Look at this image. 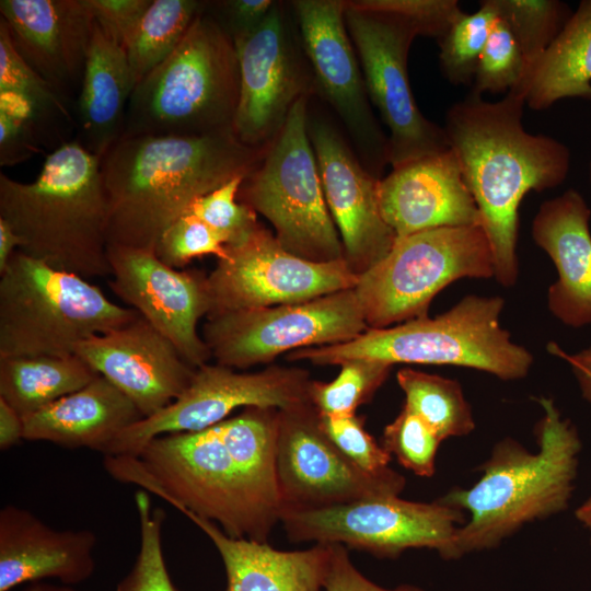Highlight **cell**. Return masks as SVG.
Masks as SVG:
<instances>
[{
    "label": "cell",
    "instance_id": "4fadbf2b",
    "mask_svg": "<svg viewBox=\"0 0 591 591\" xmlns=\"http://www.w3.org/2000/svg\"><path fill=\"white\" fill-rule=\"evenodd\" d=\"M354 289L310 301L208 316L202 339L218 364L245 369L305 347L348 343L368 331Z\"/></svg>",
    "mask_w": 591,
    "mask_h": 591
},
{
    "label": "cell",
    "instance_id": "ac0fdd59",
    "mask_svg": "<svg viewBox=\"0 0 591 591\" xmlns=\"http://www.w3.org/2000/svg\"><path fill=\"white\" fill-rule=\"evenodd\" d=\"M109 287L163 334L192 367L207 363L211 352L197 333L211 312L208 276L164 264L151 250L108 245Z\"/></svg>",
    "mask_w": 591,
    "mask_h": 591
},
{
    "label": "cell",
    "instance_id": "ab89813d",
    "mask_svg": "<svg viewBox=\"0 0 591 591\" xmlns=\"http://www.w3.org/2000/svg\"><path fill=\"white\" fill-rule=\"evenodd\" d=\"M245 177H235L198 198L188 212L204 221L223 242L232 246L243 242L259 224L256 212L237 200Z\"/></svg>",
    "mask_w": 591,
    "mask_h": 591
},
{
    "label": "cell",
    "instance_id": "f907efd6",
    "mask_svg": "<svg viewBox=\"0 0 591 591\" xmlns=\"http://www.w3.org/2000/svg\"><path fill=\"white\" fill-rule=\"evenodd\" d=\"M19 591H81L74 586L63 583H53L48 581L32 582L23 586Z\"/></svg>",
    "mask_w": 591,
    "mask_h": 591
},
{
    "label": "cell",
    "instance_id": "bcb514c9",
    "mask_svg": "<svg viewBox=\"0 0 591 591\" xmlns=\"http://www.w3.org/2000/svg\"><path fill=\"white\" fill-rule=\"evenodd\" d=\"M40 140L24 123L0 114V164L14 165L39 150Z\"/></svg>",
    "mask_w": 591,
    "mask_h": 591
},
{
    "label": "cell",
    "instance_id": "f546056e",
    "mask_svg": "<svg viewBox=\"0 0 591 591\" xmlns=\"http://www.w3.org/2000/svg\"><path fill=\"white\" fill-rule=\"evenodd\" d=\"M96 375L76 354L0 358V398L25 417L82 389Z\"/></svg>",
    "mask_w": 591,
    "mask_h": 591
},
{
    "label": "cell",
    "instance_id": "b9f144b4",
    "mask_svg": "<svg viewBox=\"0 0 591 591\" xmlns=\"http://www.w3.org/2000/svg\"><path fill=\"white\" fill-rule=\"evenodd\" d=\"M320 426L333 444L354 464L368 473L389 468L391 455L366 429L361 416H322Z\"/></svg>",
    "mask_w": 591,
    "mask_h": 591
},
{
    "label": "cell",
    "instance_id": "7bdbcfd3",
    "mask_svg": "<svg viewBox=\"0 0 591 591\" xmlns=\"http://www.w3.org/2000/svg\"><path fill=\"white\" fill-rule=\"evenodd\" d=\"M324 576L325 591H425L415 584L384 588L363 576L352 564L349 549L343 544L331 543Z\"/></svg>",
    "mask_w": 591,
    "mask_h": 591
},
{
    "label": "cell",
    "instance_id": "1f68e13d",
    "mask_svg": "<svg viewBox=\"0 0 591 591\" xmlns=\"http://www.w3.org/2000/svg\"><path fill=\"white\" fill-rule=\"evenodd\" d=\"M396 380L405 394L404 406L421 418L442 441L465 437L475 429L471 405L456 380L413 368L398 370Z\"/></svg>",
    "mask_w": 591,
    "mask_h": 591
},
{
    "label": "cell",
    "instance_id": "52a82bcc",
    "mask_svg": "<svg viewBox=\"0 0 591 591\" xmlns=\"http://www.w3.org/2000/svg\"><path fill=\"white\" fill-rule=\"evenodd\" d=\"M500 297L470 294L434 317L424 316L386 328H369L343 344L312 346L289 352L290 361L317 366L363 359L387 364H434L476 369L505 381L529 373L532 354L511 340L500 324Z\"/></svg>",
    "mask_w": 591,
    "mask_h": 591
},
{
    "label": "cell",
    "instance_id": "9c48e42d",
    "mask_svg": "<svg viewBox=\"0 0 591 591\" xmlns=\"http://www.w3.org/2000/svg\"><path fill=\"white\" fill-rule=\"evenodd\" d=\"M140 314L86 279L16 251L0 274V358L68 356Z\"/></svg>",
    "mask_w": 591,
    "mask_h": 591
},
{
    "label": "cell",
    "instance_id": "c3c4849f",
    "mask_svg": "<svg viewBox=\"0 0 591 591\" xmlns=\"http://www.w3.org/2000/svg\"><path fill=\"white\" fill-rule=\"evenodd\" d=\"M24 440L23 417L0 398V450L7 451Z\"/></svg>",
    "mask_w": 591,
    "mask_h": 591
},
{
    "label": "cell",
    "instance_id": "7402d4cb",
    "mask_svg": "<svg viewBox=\"0 0 591 591\" xmlns=\"http://www.w3.org/2000/svg\"><path fill=\"white\" fill-rule=\"evenodd\" d=\"M0 21L34 71L68 102L79 96L94 24L85 0H1Z\"/></svg>",
    "mask_w": 591,
    "mask_h": 591
},
{
    "label": "cell",
    "instance_id": "277c9868",
    "mask_svg": "<svg viewBox=\"0 0 591 591\" xmlns=\"http://www.w3.org/2000/svg\"><path fill=\"white\" fill-rule=\"evenodd\" d=\"M537 452L517 440H500L468 488H453L441 502L466 514L453 541L451 560L498 547L524 525L563 512L578 473L581 440L551 398L538 399Z\"/></svg>",
    "mask_w": 591,
    "mask_h": 591
},
{
    "label": "cell",
    "instance_id": "8fae6325",
    "mask_svg": "<svg viewBox=\"0 0 591 591\" xmlns=\"http://www.w3.org/2000/svg\"><path fill=\"white\" fill-rule=\"evenodd\" d=\"M491 277L493 252L482 225L438 228L396 239L354 290L368 327L376 329L427 316L432 299L453 281Z\"/></svg>",
    "mask_w": 591,
    "mask_h": 591
},
{
    "label": "cell",
    "instance_id": "681fc988",
    "mask_svg": "<svg viewBox=\"0 0 591 591\" xmlns=\"http://www.w3.org/2000/svg\"><path fill=\"white\" fill-rule=\"evenodd\" d=\"M19 247V236L11 225L0 218V274L7 268Z\"/></svg>",
    "mask_w": 591,
    "mask_h": 591
},
{
    "label": "cell",
    "instance_id": "3957f363",
    "mask_svg": "<svg viewBox=\"0 0 591 591\" xmlns=\"http://www.w3.org/2000/svg\"><path fill=\"white\" fill-rule=\"evenodd\" d=\"M266 149L243 144L232 130L121 137L101 157L108 245L154 251L163 231L194 201L247 177Z\"/></svg>",
    "mask_w": 591,
    "mask_h": 591
},
{
    "label": "cell",
    "instance_id": "8d00e7d4",
    "mask_svg": "<svg viewBox=\"0 0 591 591\" xmlns=\"http://www.w3.org/2000/svg\"><path fill=\"white\" fill-rule=\"evenodd\" d=\"M0 91L20 94L33 102L58 125L77 128L69 103L34 71L16 51L9 32L0 21Z\"/></svg>",
    "mask_w": 591,
    "mask_h": 591
},
{
    "label": "cell",
    "instance_id": "83f0119b",
    "mask_svg": "<svg viewBox=\"0 0 591 591\" xmlns=\"http://www.w3.org/2000/svg\"><path fill=\"white\" fill-rule=\"evenodd\" d=\"M135 84L124 46L95 19L76 104L77 140L102 157L123 136Z\"/></svg>",
    "mask_w": 591,
    "mask_h": 591
},
{
    "label": "cell",
    "instance_id": "ee69618b",
    "mask_svg": "<svg viewBox=\"0 0 591 591\" xmlns=\"http://www.w3.org/2000/svg\"><path fill=\"white\" fill-rule=\"evenodd\" d=\"M152 0H85L93 18L126 48Z\"/></svg>",
    "mask_w": 591,
    "mask_h": 591
},
{
    "label": "cell",
    "instance_id": "60d3db41",
    "mask_svg": "<svg viewBox=\"0 0 591 591\" xmlns=\"http://www.w3.org/2000/svg\"><path fill=\"white\" fill-rule=\"evenodd\" d=\"M155 255L166 265L178 269L192 259L205 255L225 257L227 251L221 239L199 218L187 212L160 235Z\"/></svg>",
    "mask_w": 591,
    "mask_h": 591
},
{
    "label": "cell",
    "instance_id": "2e32d148",
    "mask_svg": "<svg viewBox=\"0 0 591 591\" xmlns=\"http://www.w3.org/2000/svg\"><path fill=\"white\" fill-rule=\"evenodd\" d=\"M276 473L283 511L399 496L406 485L391 467L368 473L346 457L321 429L312 404L278 410Z\"/></svg>",
    "mask_w": 591,
    "mask_h": 591
},
{
    "label": "cell",
    "instance_id": "f5cc1de1",
    "mask_svg": "<svg viewBox=\"0 0 591 591\" xmlns=\"http://www.w3.org/2000/svg\"><path fill=\"white\" fill-rule=\"evenodd\" d=\"M589 181H590V184H591V161H590V167H589Z\"/></svg>",
    "mask_w": 591,
    "mask_h": 591
},
{
    "label": "cell",
    "instance_id": "d6986e66",
    "mask_svg": "<svg viewBox=\"0 0 591 591\" xmlns=\"http://www.w3.org/2000/svg\"><path fill=\"white\" fill-rule=\"evenodd\" d=\"M233 43L240 94L232 131L243 144L266 149L294 103L309 94V77L277 2L255 31Z\"/></svg>",
    "mask_w": 591,
    "mask_h": 591
},
{
    "label": "cell",
    "instance_id": "30bf717a",
    "mask_svg": "<svg viewBox=\"0 0 591 591\" xmlns=\"http://www.w3.org/2000/svg\"><path fill=\"white\" fill-rule=\"evenodd\" d=\"M308 95L291 107L258 166L244 178L237 200L263 215L282 247L317 263L345 259L329 213L308 130Z\"/></svg>",
    "mask_w": 591,
    "mask_h": 591
},
{
    "label": "cell",
    "instance_id": "484cf974",
    "mask_svg": "<svg viewBox=\"0 0 591 591\" xmlns=\"http://www.w3.org/2000/svg\"><path fill=\"white\" fill-rule=\"evenodd\" d=\"M143 415L132 401L97 374L82 389L23 417L24 440L105 453Z\"/></svg>",
    "mask_w": 591,
    "mask_h": 591
},
{
    "label": "cell",
    "instance_id": "4dcf8cb0",
    "mask_svg": "<svg viewBox=\"0 0 591 591\" xmlns=\"http://www.w3.org/2000/svg\"><path fill=\"white\" fill-rule=\"evenodd\" d=\"M207 4L197 0L151 1L125 48L135 86L175 50Z\"/></svg>",
    "mask_w": 591,
    "mask_h": 591
},
{
    "label": "cell",
    "instance_id": "cb8c5ba5",
    "mask_svg": "<svg viewBox=\"0 0 591 591\" xmlns=\"http://www.w3.org/2000/svg\"><path fill=\"white\" fill-rule=\"evenodd\" d=\"M95 533L57 530L16 505L0 510V591L49 579L76 586L95 571Z\"/></svg>",
    "mask_w": 591,
    "mask_h": 591
},
{
    "label": "cell",
    "instance_id": "f6af8a7d",
    "mask_svg": "<svg viewBox=\"0 0 591 591\" xmlns=\"http://www.w3.org/2000/svg\"><path fill=\"white\" fill-rule=\"evenodd\" d=\"M271 0H229L210 4V11L232 40L239 39L255 31L266 19ZM209 8V5H208Z\"/></svg>",
    "mask_w": 591,
    "mask_h": 591
},
{
    "label": "cell",
    "instance_id": "d6a6232c",
    "mask_svg": "<svg viewBox=\"0 0 591 591\" xmlns=\"http://www.w3.org/2000/svg\"><path fill=\"white\" fill-rule=\"evenodd\" d=\"M498 20L493 0H483L474 13L464 12L438 40L444 78L454 85L473 83L480 54Z\"/></svg>",
    "mask_w": 591,
    "mask_h": 591
},
{
    "label": "cell",
    "instance_id": "4316f807",
    "mask_svg": "<svg viewBox=\"0 0 591 591\" xmlns=\"http://www.w3.org/2000/svg\"><path fill=\"white\" fill-rule=\"evenodd\" d=\"M217 548L227 577L221 591H325L328 544L279 551L269 544L225 534L216 523L183 513Z\"/></svg>",
    "mask_w": 591,
    "mask_h": 591
},
{
    "label": "cell",
    "instance_id": "7c38bea8",
    "mask_svg": "<svg viewBox=\"0 0 591 591\" xmlns=\"http://www.w3.org/2000/svg\"><path fill=\"white\" fill-rule=\"evenodd\" d=\"M466 514L436 500L378 497L315 509H288L280 523L292 542L338 543L378 558L396 559L410 548L436 551L451 560Z\"/></svg>",
    "mask_w": 591,
    "mask_h": 591
},
{
    "label": "cell",
    "instance_id": "7a4b0ae2",
    "mask_svg": "<svg viewBox=\"0 0 591 591\" xmlns=\"http://www.w3.org/2000/svg\"><path fill=\"white\" fill-rule=\"evenodd\" d=\"M525 97L518 86L489 102L471 91L447 112L443 127L488 237L495 278L512 287L519 276V207L531 192H544L567 178L569 148L522 125Z\"/></svg>",
    "mask_w": 591,
    "mask_h": 591
},
{
    "label": "cell",
    "instance_id": "ba28073f",
    "mask_svg": "<svg viewBox=\"0 0 591 591\" xmlns=\"http://www.w3.org/2000/svg\"><path fill=\"white\" fill-rule=\"evenodd\" d=\"M134 89L121 137L232 130L240 94L235 45L210 12Z\"/></svg>",
    "mask_w": 591,
    "mask_h": 591
},
{
    "label": "cell",
    "instance_id": "f35d334b",
    "mask_svg": "<svg viewBox=\"0 0 591 591\" xmlns=\"http://www.w3.org/2000/svg\"><path fill=\"white\" fill-rule=\"evenodd\" d=\"M526 63L510 28L499 18L480 54L472 91L482 94L509 92L525 74Z\"/></svg>",
    "mask_w": 591,
    "mask_h": 591
},
{
    "label": "cell",
    "instance_id": "f1b7e54d",
    "mask_svg": "<svg viewBox=\"0 0 591 591\" xmlns=\"http://www.w3.org/2000/svg\"><path fill=\"white\" fill-rule=\"evenodd\" d=\"M518 88L534 111L566 97L591 101V0L579 3Z\"/></svg>",
    "mask_w": 591,
    "mask_h": 591
},
{
    "label": "cell",
    "instance_id": "8992f818",
    "mask_svg": "<svg viewBox=\"0 0 591 591\" xmlns=\"http://www.w3.org/2000/svg\"><path fill=\"white\" fill-rule=\"evenodd\" d=\"M346 26L367 92L390 136L392 169L450 149L443 127L419 111L408 79L410 45L418 35L439 40L464 13L456 0L345 1Z\"/></svg>",
    "mask_w": 591,
    "mask_h": 591
},
{
    "label": "cell",
    "instance_id": "74e56055",
    "mask_svg": "<svg viewBox=\"0 0 591 591\" xmlns=\"http://www.w3.org/2000/svg\"><path fill=\"white\" fill-rule=\"evenodd\" d=\"M442 440L416 414L403 406L395 419L385 426L382 447L406 470L417 476L431 477Z\"/></svg>",
    "mask_w": 591,
    "mask_h": 591
},
{
    "label": "cell",
    "instance_id": "d590c367",
    "mask_svg": "<svg viewBox=\"0 0 591 591\" xmlns=\"http://www.w3.org/2000/svg\"><path fill=\"white\" fill-rule=\"evenodd\" d=\"M340 372L329 382L311 381V404L322 416L355 415L357 408L369 402L387 378L391 364L363 359L339 364Z\"/></svg>",
    "mask_w": 591,
    "mask_h": 591
},
{
    "label": "cell",
    "instance_id": "603a6c76",
    "mask_svg": "<svg viewBox=\"0 0 591 591\" xmlns=\"http://www.w3.org/2000/svg\"><path fill=\"white\" fill-rule=\"evenodd\" d=\"M379 204L396 239L438 228L482 225L451 148L392 169L380 178Z\"/></svg>",
    "mask_w": 591,
    "mask_h": 591
},
{
    "label": "cell",
    "instance_id": "9a60e30c",
    "mask_svg": "<svg viewBox=\"0 0 591 591\" xmlns=\"http://www.w3.org/2000/svg\"><path fill=\"white\" fill-rule=\"evenodd\" d=\"M225 251L208 275L209 315L305 302L354 289L359 278L345 259L317 263L286 251L262 225Z\"/></svg>",
    "mask_w": 591,
    "mask_h": 591
},
{
    "label": "cell",
    "instance_id": "d4e9b609",
    "mask_svg": "<svg viewBox=\"0 0 591 591\" xmlns=\"http://www.w3.org/2000/svg\"><path fill=\"white\" fill-rule=\"evenodd\" d=\"M591 209L575 188L544 201L532 222V237L557 270L547 291L551 313L565 325L591 324Z\"/></svg>",
    "mask_w": 591,
    "mask_h": 591
},
{
    "label": "cell",
    "instance_id": "44dd1931",
    "mask_svg": "<svg viewBox=\"0 0 591 591\" xmlns=\"http://www.w3.org/2000/svg\"><path fill=\"white\" fill-rule=\"evenodd\" d=\"M74 354L127 395L144 418L174 402L196 371L141 315L80 343Z\"/></svg>",
    "mask_w": 591,
    "mask_h": 591
},
{
    "label": "cell",
    "instance_id": "5b68a950",
    "mask_svg": "<svg viewBox=\"0 0 591 591\" xmlns=\"http://www.w3.org/2000/svg\"><path fill=\"white\" fill-rule=\"evenodd\" d=\"M0 218L25 255L84 279L112 275L101 158L77 139L49 153L31 183L0 173Z\"/></svg>",
    "mask_w": 591,
    "mask_h": 591
},
{
    "label": "cell",
    "instance_id": "e575fe53",
    "mask_svg": "<svg viewBox=\"0 0 591 591\" xmlns=\"http://www.w3.org/2000/svg\"><path fill=\"white\" fill-rule=\"evenodd\" d=\"M135 505L139 522V551L130 570L120 579L116 591H178L164 558L162 529L165 513L153 508L150 494L138 489Z\"/></svg>",
    "mask_w": 591,
    "mask_h": 591
},
{
    "label": "cell",
    "instance_id": "ffe728a7",
    "mask_svg": "<svg viewBox=\"0 0 591 591\" xmlns=\"http://www.w3.org/2000/svg\"><path fill=\"white\" fill-rule=\"evenodd\" d=\"M308 130L345 260L360 276L380 262L396 241L380 210V178L357 160L328 123L309 117Z\"/></svg>",
    "mask_w": 591,
    "mask_h": 591
},
{
    "label": "cell",
    "instance_id": "7dc6e473",
    "mask_svg": "<svg viewBox=\"0 0 591 591\" xmlns=\"http://www.w3.org/2000/svg\"><path fill=\"white\" fill-rule=\"evenodd\" d=\"M547 350L553 356L565 360L572 370L582 397L591 403V347L576 354H567L557 344L549 343Z\"/></svg>",
    "mask_w": 591,
    "mask_h": 591
},
{
    "label": "cell",
    "instance_id": "836d02e7",
    "mask_svg": "<svg viewBox=\"0 0 591 591\" xmlns=\"http://www.w3.org/2000/svg\"><path fill=\"white\" fill-rule=\"evenodd\" d=\"M493 1L498 18L507 24L520 46L526 63L525 74L572 14L567 3L557 0Z\"/></svg>",
    "mask_w": 591,
    "mask_h": 591
},
{
    "label": "cell",
    "instance_id": "6da1fadb",
    "mask_svg": "<svg viewBox=\"0 0 591 591\" xmlns=\"http://www.w3.org/2000/svg\"><path fill=\"white\" fill-rule=\"evenodd\" d=\"M278 409L246 407L195 432L150 440L132 455L104 456L117 482L216 523L234 538L266 543L283 503L276 473Z\"/></svg>",
    "mask_w": 591,
    "mask_h": 591
},
{
    "label": "cell",
    "instance_id": "e0dca14e",
    "mask_svg": "<svg viewBox=\"0 0 591 591\" xmlns=\"http://www.w3.org/2000/svg\"><path fill=\"white\" fill-rule=\"evenodd\" d=\"M302 46L312 81L345 124L375 177L389 163V139L370 106L361 66L345 21V1L296 0Z\"/></svg>",
    "mask_w": 591,
    "mask_h": 591
},
{
    "label": "cell",
    "instance_id": "5bb4252c",
    "mask_svg": "<svg viewBox=\"0 0 591 591\" xmlns=\"http://www.w3.org/2000/svg\"><path fill=\"white\" fill-rule=\"evenodd\" d=\"M311 381L299 368L270 366L239 373L206 363L196 368L190 384L174 402L125 429L103 456L132 455L157 437L204 430L228 419L237 408L283 410L311 404Z\"/></svg>",
    "mask_w": 591,
    "mask_h": 591
},
{
    "label": "cell",
    "instance_id": "816d5d0a",
    "mask_svg": "<svg viewBox=\"0 0 591 591\" xmlns=\"http://www.w3.org/2000/svg\"><path fill=\"white\" fill-rule=\"evenodd\" d=\"M576 519L591 533V496L586 499L575 511ZM591 544V534H590Z\"/></svg>",
    "mask_w": 591,
    "mask_h": 591
}]
</instances>
